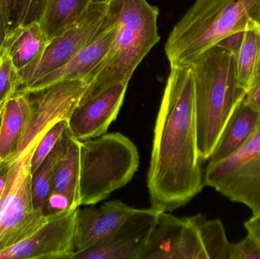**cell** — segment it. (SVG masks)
Listing matches in <instances>:
<instances>
[{
    "mask_svg": "<svg viewBox=\"0 0 260 259\" xmlns=\"http://www.w3.org/2000/svg\"><path fill=\"white\" fill-rule=\"evenodd\" d=\"M2 107H3V105H2L1 107H0V125H1ZM1 169H0V170H1Z\"/></svg>",
    "mask_w": 260,
    "mask_h": 259,
    "instance_id": "836d02e7",
    "label": "cell"
},
{
    "mask_svg": "<svg viewBox=\"0 0 260 259\" xmlns=\"http://www.w3.org/2000/svg\"><path fill=\"white\" fill-rule=\"evenodd\" d=\"M229 259H260L259 243L247 233L241 241L232 243Z\"/></svg>",
    "mask_w": 260,
    "mask_h": 259,
    "instance_id": "4316f807",
    "label": "cell"
},
{
    "mask_svg": "<svg viewBox=\"0 0 260 259\" xmlns=\"http://www.w3.org/2000/svg\"><path fill=\"white\" fill-rule=\"evenodd\" d=\"M85 81H66L33 93L32 113L19 155L33 141L42 139L57 122L67 120L86 89Z\"/></svg>",
    "mask_w": 260,
    "mask_h": 259,
    "instance_id": "30bf717a",
    "label": "cell"
},
{
    "mask_svg": "<svg viewBox=\"0 0 260 259\" xmlns=\"http://www.w3.org/2000/svg\"><path fill=\"white\" fill-rule=\"evenodd\" d=\"M11 164L4 166L0 170V199H1L2 196H3V191H4L5 187H6V180H7L8 177V172H9V167H10Z\"/></svg>",
    "mask_w": 260,
    "mask_h": 259,
    "instance_id": "1f68e13d",
    "label": "cell"
},
{
    "mask_svg": "<svg viewBox=\"0 0 260 259\" xmlns=\"http://www.w3.org/2000/svg\"><path fill=\"white\" fill-rule=\"evenodd\" d=\"M189 65L193 75L199 152L202 161H207L247 94L238 85L235 56L224 49L212 47Z\"/></svg>",
    "mask_w": 260,
    "mask_h": 259,
    "instance_id": "3957f363",
    "label": "cell"
},
{
    "mask_svg": "<svg viewBox=\"0 0 260 259\" xmlns=\"http://www.w3.org/2000/svg\"><path fill=\"white\" fill-rule=\"evenodd\" d=\"M247 233L251 234L260 245V212L253 214L249 220L244 223Z\"/></svg>",
    "mask_w": 260,
    "mask_h": 259,
    "instance_id": "f546056e",
    "label": "cell"
},
{
    "mask_svg": "<svg viewBox=\"0 0 260 259\" xmlns=\"http://www.w3.org/2000/svg\"><path fill=\"white\" fill-rule=\"evenodd\" d=\"M32 113L28 94H15L2 107L0 125V169L13 163L19 155L23 137Z\"/></svg>",
    "mask_w": 260,
    "mask_h": 259,
    "instance_id": "2e32d148",
    "label": "cell"
},
{
    "mask_svg": "<svg viewBox=\"0 0 260 259\" xmlns=\"http://www.w3.org/2000/svg\"><path fill=\"white\" fill-rule=\"evenodd\" d=\"M67 129V120H60L53 125L43 136L37 146L31 158L32 175L39 168L46 158L51 153L55 146L62 137Z\"/></svg>",
    "mask_w": 260,
    "mask_h": 259,
    "instance_id": "d4e9b609",
    "label": "cell"
},
{
    "mask_svg": "<svg viewBox=\"0 0 260 259\" xmlns=\"http://www.w3.org/2000/svg\"><path fill=\"white\" fill-rule=\"evenodd\" d=\"M48 41L40 22L30 23L10 32L4 53L20 74L41 56Z\"/></svg>",
    "mask_w": 260,
    "mask_h": 259,
    "instance_id": "d6986e66",
    "label": "cell"
},
{
    "mask_svg": "<svg viewBox=\"0 0 260 259\" xmlns=\"http://www.w3.org/2000/svg\"><path fill=\"white\" fill-rule=\"evenodd\" d=\"M21 86L19 72L11 59L3 53L0 59V106L16 94Z\"/></svg>",
    "mask_w": 260,
    "mask_h": 259,
    "instance_id": "484cf974",
    "label": "cell"
},
{
    "mask_svg": "<svg viewBox=\"0 0 260 259\" xmlns=\"http://www.w3.org/2000/svg\"><path fill=\"white\" fill-rule=\"evenodd\" d=\"M90 3V0H47L40 24L47 39H52L76 21Z\"/></svg>",
    "mask_w": 260,
    "mask_h": 259,
    "instance_id": "7402d4cb",
    "label": "cell"
},
{
    "mask_svg": "<svg viewBox=\"0 0 260 259\" xmlns=\"http://www.w3.org/2000/svg\"><path fill=\"white\" fill-rule=\"evenodd\" d=\"M158 211L141 209L112 237L81 252L73 259H136Z\"/></svg>",
    "mask_w": 260,
    "mask_h": 259,
    "instance_id": "5bb4252c",
    "label": "cell"
},
{
    "mask_svg": "<svg viewBox=\"0 0 260 259\" xmlns=\"http://www.w3.org/2000/svg\"><path fill=\"white\" fill-rule=\"evenodd\" d=\"M259 127L260 112L252 109L243 100L209 158V164H215L232 156L247 142Z\"/></svg>",
    "mask_w": 260,
    "mask_h": 259,
    "instance_id": "ac0fdd59",
    "label": "cell"
},
{
    "mask_svg": "<svg viewBox=\"0 0 260 259\" xmlns=\"http://www.w3.org/2000/svg\"><path fill=\"white\" fill-rule=\"evenodd\" d=\"M9 15L10 32L20 26L40 22L47 0H5Z\"/></svg>",
    "mask_w": 260,
    "mask_h": 259,
    "instance_id": "cb8c5ba5",
    "label": "cell"
},
{
    "mask_svg": "<svg viewBox=\"0 0 260 259\" xmlns=\"http://www.w3.org/2000/svg\"><path fill=\"white\" fill-rule=\"evenodd\" d=\"M0 107H1V106H0Z\"/></svg>",
    "mask_w": 260,
    "mask_h": 259,
    "instance_id": "e575fe53",
    "label": "cell"
},
{
    "mask_svg": "<svg viewBox=\"0 0 260 259\" xmlns=\"http://www.w3.org/2000/svg\"><path fill=\"white\" fill-rule=\"evenodd\" d=\"M77 209L49 216L31 237L0 251V259H73Z\"/></svg>",
    "mask_w": 260,
    "mask_h": 259,
    "instance_id": "9c48e42d",
    "label": "cell"
},
{
    "mask_svg": "<svg viewBox=\"0 0 260 259\" xmlns=\"http://www.w3.org/2000/svg\"><path fill=\"white\" fill-rule=\"evenodd\" d=\"M184 219L179 259L221 258L228 244L221 220H209L202 214Z\"/></svg>",
    "mask_w": 260,
    "mask_h": 259,
    "instance_id": "9a60e30c",
    "label": "cell"
},
{
    "mask_svg": "<svg viewBox=\"0 0 260 259\" xmlns=\"http://www.w3.org/2000/svg\"><path fill=\"white\" fill-rule=\"evenodd\" d=\"M117 27L106 14L103 24L93 41L70 61L16 94H30L66 81L88 80L109 51Z\"/></svg>",
    "mask_w": 260,
    "mask_h": 259,
    "instance_id": "7c38bea8",
    "label": "cell"
},
{
    "mask_svg": "<svg viewBox=\"0 0 260 259\" xmlns=\"http://www.w3.org/2000/svg\"><path fill=\"white\" fill-rule=\"evenodd\" d=\"M107 15L117 31L108 54L87 80L79 103L112 85L129 82L135 70L159 42V9L147 0H112Z\"/></svg>",
    "mask_w": 260,
    "mask_h": 259,
    "instance_id": "7a4b0ae2",
    "label": "cell"
},
{
    "mask_svg": "<svg viewBox=\"0 0 260 259\" xmlns=\"http://www.w3.org/2000/svg\"><path fill=\"white\" fill-rule=\"evenodd\" d=\"M108 6L90 3L87 10L76 21L49 40L41 56L20 73L21 86L17 93L59 68L88 45L99 33Z\"/></svg>",
    "mask_w": 260,
    "mask_h": 259,
    "instance_id": "ba28073f",
    "label": "cell"
},
{
    "mask_svg": "<svg viewBox=\"0 0 260 259\" xmlns=\"http://www.w3.org/2000/svg\"><path fill=\"white\" fill-rule=\"evenodd\" d=\"M112 0H90L91 3H97V4H109Z\"/></svg>",
    "mask_w": 260,
    "mask_h": 259,
    "instance_id": "d6a6232c",
    "label": "cell"
},
{
    "mask_svg": "<svg viewBox=\"0 0 260 259\" xmlns=\"http://www.w3.org/2000/svg\"><path fill=\"white\" fill-rule=\"evenodd\" d=\"M137 147L121 133L80 141L81 205H96L130 182L139 168Z\"/></svg>",
    "mask_w": 260,
    "mask_h": 259,
    "instance_id": "5b68a950",
    "label": "cell"
},
{
    "mask_svg": "<svg viewBox=\"0 0 260 259\" xmlns=\"http://www.w3.org/2000/svg\"><path fill=\"white\" fill-rule=\"evenodd\" d=\"M203 180L205 186L243 204L253 214L260 212V129L232 156L208 164Z\"/></svg>",
    "mask_w": 260,
    "mask_h": 259,
    "instance_id": "52a82bcc",
    "label": "cell"
},
{
    "mask_svg": "<svg viewBox=\"0 0 260 259\" xmlns=\"http://www.w3.org/2000/svg\"><path fill=\"white\" fill-rule=\"evenodd\" d=\"M244 36V31L236 32V33H232V34L226 36L224 39L220 41L216 46L220 47V48L224 49V50L229 52L236 58L240 50H241Z\"/></svg>",
    "mask_w": 260,
    "mask_h": 259,
    "instance_id": "f1b7e54d",
    "label": "cell"
},
{
    "mask_svg": "<svg viewBox=\"0 0 260 259\" xmlns=\"http://www.w3.org/2000/svg\"><path fill=\"white\" fill-rule=\"evenodd\" d=\"M184 224V217L158 211L136 259H179Z\"/></svg>",
    "mask_w": 260,
    "mask_h": 259,
    "instance_id": "e0dca14e",
    "label": "cell"
},
{
    "mask_svg": "<svg viewBox=\"0 0 260 259\" xmlns=\"http://www.w3.org/2000/svg\"><path fill=\"white\" fill-rule=\"evenodd\" d=\"M244 101L255 111L260 112V82L250 94L246 95Z\"/></svg>",
    "mask_w": 260,
    "mask_h": 259,
    "instance_id": "4dcf8cb0",
    "label": "cell"
},
{
    "mask_svg": "<svg viewBox=\"0 0 260 259\" xmlns=\"http://www.w3.org/2000/svg\"><path fill=\"white\" fill-rule=\"evenodd\" d=\"M129 82L112 85L84 103L78 104L67 119L73 138L87 141L107 133L123 105Z\"/></svg>",
    "mask_w": 260,
    "mask_h": 259,
    "instance_id": "8fae6325",
    "label": "cell"
},
{
    "mask_svg": "<svg viewBox=\"0 0 260 259\" xmlns=\"http://www.w3.org/2000/svg\"><path fill=\"white\" fill-rule=\"evenodd\" d=\"M140 210L119 200L111 201L99 207L78 208L74 254L117 234Z\"/></svg>",
    "mask_w": 260,
    "mask_h": 259,
    "instance_id": "4fadbf2b",
    "label": "cell"
},
{
    "mask_svg": "<svg viewBox=\"0 0 260 259\" xmlns=\"http://www.w3.org/2000/svg\"><path fill=\"white\" fill-rule=\"evenodd\" d=\"M191 65L171 66L154 127L148 189L151 208L171 212L204 187Z\"/></svg>",
    "mask_w": 260,
    "mask_h": 259,
    "instance_id": "6da1fadb",
    "label": "cell"
},
{
    "mask_svg": "<svg viewBox=\"0 0 260 259\" xmlns=\"http://www.w3.org/2000/svg\"><path fill=\"white\" fill-rule=\"evenodd\" d=\"M10 33L9 15L5 0H0V59L4 53L8 36Z\"/></svg>",
    "mask_w": 260,
    "mask_h": 259,
    "instance_id": "83f0119b",
    "label": "cell"
},
{
    "mask_svg": "<svg viewBox=\"0 0 260 259\" xmlns=\"http://www.w3.org/2000/svg\"><path fill=\"white\" fill-rule=\"evenodd\" d=\"M40 141L29 144L9 167L0 199V251L31 237L48 218L32 198L31 158Z\"/></svg>",
    "mask_w": 260,
    "mask_h": 259,
    "instance_id": "8992f818",
    "label": "cell"
},
{
    "mask_svg": "<svg viewBox=\"0 0 260 259\" xmlns=\"http://www.w3.org/2000/svg\"><path fill=\"white\" fill-rule=\"evenodd\" d=\"M259 129H260V127H259Z\"/></svg>",
    "mask_w": 260,
    "mask_h": 259,
    "instance_id": "d590c367",
    "label": "cell"
},
{
    "mask_svg": "<svg viewBox=\"0 0 260 259\" xmlns=\"http://www.w3.org/2000/svg\"><path fill=\"white\" fill-rule=\"evenodd\" d=\"M66 149L65 132L59 142L55 146L51 153L32 175V198L37 209L45 210L47 199L51 191L52 182L55 170L60 161ZM45 214V213H44Z\"/></svg>",
    "mask_w": 260,
    "mask_h": 259,
    "instance_id": "603a6c76",
    "label": "cell"
},
{
    "mask_svg": "<svg viewBox=\"0 0 260 259\" xmlns=\"http://www.w3.org/2000/svg\"><path fill=\"white\" fill-rule=\"evenodd\" d=\"M235 64L238 85L250 94L260 82V24L244 31Z\"/></svg>",
    "mask_w": 260,
    "mask_h": 259,
    "instance_id": "44dd1931",
    "label": "cell"
},
{
    "mask_svg": "<svg viewBox=\"0 0 260 259\" xmlns=\"http://www.w3.org/2000/svg\"><path fill=\"white\" fill-rule=\"evenodd\" d=\"M260 24V0H196L165 44L170 65H188L232 33Z\"/></svg>",
    "mask_w": 260,
    "mask_h": 259,
    "instance_id": "277c9868",
    "label": "cell"
},
{
    "mask_svg": "<svg viewBox=\"0 0 260 259\" xmlns=\"http://www.w3.org/2000/svg\"><path fill=\"white\" fill-rule=\"evenodd\" d=\"M66 149L56 166L50 193L68 198L73 208L80 206L79 182L80 170V141L65 131Z\"/></svg>",
    "mask_w": 260,
    "mask_h": 259,
    "instance_id": "ffe728a7",
    "label": "cell"
}]
</instances>
